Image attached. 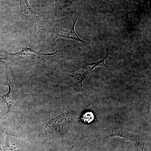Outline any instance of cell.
I'll return each mask as SVG.
<instances>
[{
  "instance_id": "1",
  "label": "cell",
  "mask_w": 151,
  "mask_h": 151,
  "mask_svg": "<svg viewBox=\"0 0 151 151\" xmlns=\"http://www.w3.org/2000/svg\"><path fill=\"white\" fill-rule=\"evenodd\" d=\"M113 48L108 52L105 57L98 62H82L76 65L73 68H60L58 72V78L61 83L68 84L73 87L80 94H84L82 87V82L88 74L92 73L97 66L108 68L105 63V60Z\"/></svg>"
},
{
  "instance_id": "2",
  "label": "cell",
  "mask_w": 151,
  "mask_h": 151,
  "mask_svg": "<svg viewBox=\"0 0 151 151\" xmlns=\"http://www.w3.org/2000/svg\"><path fill=\"white\" fill-rule=\"evenodd\" d=\"M77 18L67 17L63 18L49 22L47 29L50 35L54 40L58 37L73 40L81 42L89 48V43L82 40L77 35L75 30Z\"/></svg>"
},
{
  "instance_id": "3",
  "label": "cell",
  "mask_w": 151,
  "mask_h": 151,
  "mask_svg": "<svg viewBox=\"0 0 151 151\" xmlns=\"http://www.w3.org/2000/svg\"><path fill=\"white\" fill-rule=\"evenodd\" d=\"M105 138L119 137L129 141L140 149L146 151L147 138L146 135L139 131L130 129L121 125H114L113 127L102 130Z\"/></svg>"
},
{
  "instance_id": "4",
  "label": "cell",
  "mask_w": 151,
  "mask_h": 151,
  "mask_svg": "<svg viewBox=\"0 0 151 151\" xmlns=\"http://www.w3.org/2000/svg\"><path fill=\"white\" fill-rule=\"evenodd\" d=\"M77 116L78 114L68 111L64 106L59 115L54 119H50L45 124V130L46 134L52 137L65 134L69 130Z\"/></svg>"
},
{
  "instance_id": "5",
  "label": "cell",
  "mask_w": 151,
  "mask_h": 151,
  "mask_svg": "<svg viewBox=\"0 0 151 151\" xmlns=\"http://www.w3.org/2000/svg\"><path fill=\"white\" fill-rule=\"evenodd\" d=\"M7 85L9 86V92L1 96L3 102L7 106V113H12L18 110L19 103V96L17 89L14 81L7 71L6 75Z\"/></svg>"
},
{
  "instance_id": "6",
  "label": "cell",
  "mask_w": 151,
  "mask_h": 151,
  "mask_svg": "<svg viewBox=\"0 0 151 151\" xmlns=\"http://www.w3.org/2000/svg\"><path fill=\"white\" fill-rule=\"evenodd\" d=\"M5 52L7 55L9 56L30 60H40L50 58L60 54L59 51L49 53L39 52L27 46L23 47L20 51L14 53H9L6 51Z\"/></svg>"
},
{
  "instance_id": "7",
  "label": "cell",
  "mask_w": 151,
  "mask_h": 151,
  "mask_svg": "<svg viewBox=\"0 0 151 151\" xmlns=\"http://www.w3.org/2000/svg\"><path fill=\"white\" fill-rule=\"evenodd\" d=\"M20 9L21 14L24 18L31 24H35V13L28 0H21Z\"/></svg>"
},
{
  "instance_id": "8",
  "label": "cell",
  "mask_w": 151,
  "mask_h": 151,
  "mask_svg": "<svg viewBox=\"0 0 151 151\" xmlns=\"http://www.w3.org/2000/svg\"><path fill=\"white\" fill-rule=\"evenodd\" d=\"M6 147L11 151H25L24 147L16 137L7 135Z\"/></svg>"
},
{
  "instance_id": "9",
  "label": "cell",
  "mask_w": 151,
  "mask_h": 151,
  "mask_svg": "<svg viewBox=\"0 0 151 151\" xmlns=\"http://www.w3.org/2000/svg\"><path fill=\"white\" fill-rule=\"evenodd\" d=\"M94 114L91 111L85 112L82 116L81 120L86 124H89L94 120Z\"/></svg>"
}]
</instances>
